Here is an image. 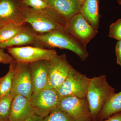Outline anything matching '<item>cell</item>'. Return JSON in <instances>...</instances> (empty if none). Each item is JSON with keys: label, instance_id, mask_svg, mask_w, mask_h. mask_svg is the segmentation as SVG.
<instances>
[{"label": "cell", "instance_id": "1", "mask_svg": "<svg viewBox=\"0 0 121 121\" xmlns=\"http://www.w3.org/2000/svg\"><path fill=\"white\" fill-rule=\"evenodd\" d=\"M35 47L51 48H57L70 50L82 61L89 56L86 47L76 40L66 29L56 30L43 34H35Z\"/></svg>", "mask_w": 121, "mask_h": 121}, {"label": "cell", "instance_id": "2", "mask_svg": "<svg viewBox=\"0 0 121 121\" xmlns=\"http://www.w3.org/2000/svg\"><path fill=\"white\" fill-rule=\"evenodd\" d=\"M25 23L30 24L36 34H43L56 30L66 29L67 24L48 8L36 9L29 7L25 13Z\"/></svg>", "mask_w": 121, "mask_h": 121}, {"label": "cell", "instance_id": "3", "mask_svg": "<svg viewBox=\"0 0 121 121\" xmlns=\"http://www.w3.org/2000/svg\"><path fill=\"white\" fill-rule=\"evenodd\" d=\"M106 77L101 75L91 78L87 90L86 98L94 121L97 119L110 96L115 93V89L109 84Z\"/></svg>", "mask_w": 121, "mask_h": 121}, {"label": "cell", "instance_id": "4", "mask_svg": "<svg viewBox=\"0 0 121 121\" xmlns=\"http://www.w3.org/2000/svg\"><path fill=\"white\" fill-rule=\"evenodd\" d=\"M91 79L72 67L66 80L56 90L60 97L74 96L80 98H86Z\"/></svg>", "mask_w": 121, "mask_h": 121}, {"label": "cell", "instance_id": "5", "mask_svg": "<svg viewBox=\"0 0 121 121\" xmlns=\"http://www.w3.org/2000/svg\"><path fill=\"white\" fill-rule=\"evenodd\" d=\"M8 52L18 63H30L40 60H51L57 54L55 50L31 46L12 47Z\"/></svg>", "mask_w": 121, "mask_h": 121}, {"label": "cell", "instance_id": "6", "mask_svg": "<svg viewBox=\"0 0 121 121\" xmlns=\"http://www.w3.org/2000/svg\"><path fill=\"white\" fill-rule=\"evenodd\" d=\"M60 97L55 89L45 88L33 94L29 101L37 110L35 114L45 118L58 108Z\"/></svg>", "mask_w": 121, "mask_h": 121}, {"label": "cell", "instance_id": "7", "mask_svg": "<svg viewBox=\"0 0 121 121\" xmlns=\"http://www.w3.org/2000/svg\"><path fill=\"white\" fill-rule=\"evenodd\" d=\"M66 29L76 40L86 47L98 32L80 13L74 15L67 21Z\"/></svg>", "mask_w": 121, "mask_h": 121}, {"label": "cell", "instance_id": "8", "mask_svg": "<svg viewBox=\"0 0 121 121\" xmlns=\"http://www.w3.org/2000/svg\"><path fill=\"white\" fill-rule=\"evenodd\" d=\"M58 108L69 115L74 121H92L86 97L80 98L74 96L60 97Z\"/></svg>", "mask_w": 121, "mask_h": 121}, {"label": "cell", "instance_id": "9", "mask_svg": "<svg viewBox=\"0 0 121 121\" xmlns=\"http://www.w3.org/2000/svg\"><path fill=\"white\" fill-rule=\"evenodd\" d=\"M33 86L29 64L16 63L11 93L30 99Z\"/></svg>", "mask_w": 121, "mask_h": 121}, {"label": "cell", "instance_id": "10", "mask_svg": "<svg viewBox=\"0 0 121 121\" xmlns=\"http://www.w3.org/2000/svg\"><path fill=\"white\" fill-rule=\"evenodd\" d=\"M28 7L24 0H0V22L24 24Z\"/></svg>", "mask_w": 121, "mask_h": 121}, {"label": "cell", "instance_id": "11", "mask_svg": "<svg viewBox=\"0 0 121 121\" xmlns=\"http://www.w3.org/2000/svg\"><path fill=\"white\" fill-rule=\"evenodd\" d=\"M50 62L49 78L46 88L56 89L66 80L72 66L65 54L56 55Z\"/></svg>", "mask_w": 121, "mask_h": 121}, {"label": "cell", "instance_id": "12", "mask_svg": "<svg viewBox=\"0 0 121 121\" xmlns=\"http://www.w3.org/2000/svg\"><path fill=\"white\" fill-rule=\"evenodd\" d=\"M29 66L33 86V94H34L47 87L51 62L50 60H40L29 63Z\"/></svg>", "mask_w": 121, "mask_h": 121}, {"label": "cell", "instance_id": "13", "mask_svg": "<svg viewBox=\"0 0 121 121\" xmlns=\"http://www.w3.org/2000/svg\"><path fill=\"white\" fill-rule=\"evenodd\" d=\"M48 8L66 22L81 11L82 5L78 0H43Z\"/></svg>", "mask_w": 121, "mask_h": 121}, {"label": "cell", "instance_id": "14", "mask_svg": "<svg viewBox=\"0 0 121 121\" xmlns=\"http://www.w3.org/2000/svg\"><path fill=\"white\" fill-rule=\"evenodd\" d=\"M37 110L31 105L29 99L20 95L14 96L11 105L10 121H24Z\"/></svg>", "mask_w": 121, "mask_h": 121}, {"label": "cell", "instance_id": "15", "mask_svg": "<svg viewBox=\"0 0 121 121\" xmlns=\"http://www.w3.org/2000/svg\"><path fill=\"white\" fill-rule=\"evenodd\" d=\"M100 0H85L81 6L80 13L91 26L98 29L100 15Z\"/></svg>", "mask_w": 121, "mask_h": 121}, {"label": "cell", "instance_id": "16", "mask_svg": "<svg viewBox=\"0 0 121 121\" xmlns=\"http://www.w3.org/2000/svg\"><path fill=\"white\" fill-rule=\"evenodd\" d=\"M35 34L32 28L25 26L23 30L12 39L0 43V48L4 49L14 46L20 47L33 44L35 41Z\"/></svg>", "mask_w": 121, "mask_h": 121}, {"label": "cell", "instance_id": "17", "mask_svg": "<svg viewBox=\"0 0 121 121\" xmlns=\"http://www.w3.org/2000/svg\"><path fill=\"white\" fill-rule=\"evenodd\" d=\"M121 112V91L114 93L105 104L95 121L107 119L111 115Z\"/></svg>", "mask_w": 121, "mask_h": 121}, {"label": "cell", "instance_id": "18", "mask_svg": "<svg viewBox=\"0 0 121 121\" xmlns=\"http://www.w3.org/2000/svg\"><path fill=\"white\" fill-rule=\"evenodd\" d=\"M24 24L10 22L4 24L0 28V43L12 39L24 28Z\"/></svg>", "mask_w": 121, "mask_h": 121}, {"label": "cell", "instance_id": "19", "mask_svg": "<svg viewBox=\"0 0 121 121\" xmlns=\"http://www.w3.org/2000/svg\"><path fill=\"white\" fill-rule=\"evenodd\" d=\"M16 63L15 62L10 64L8 73L4 77L0 78V97L11 93Z\"/></svg>", "mask_w": 121, "mask_h": 121}, {"label": "cell", "instance_id": "20", "mask_svg": "<svg viewBox=\"0 0 121 121\" xmlns=\"http://www.w3.org/2000/svg\"><path fill=\"white\" fill-rule=\"evenodd\" d=\"M15 95L11 93L0 97V120L9 121L11 105Z\"/></svg>", "mask_w": 121, "mask_h": 121}, {"label": "cell", "instance_id": "21", "mask_svg": "<svg viewBox=\"0 0 121 121\" xmlns=\"http://www.w3.org/2000/svg\"><path fill=\"white\" fill-rule=\"evenodd\" d=\"M44 121H74L64 111L57 108L52 110L44 118Z\"/></svg>", "mask_w": 121, "mask_h": 121}, {"label": "cell", "instance_id": "22", "mask_svg": "<svg viewBox=\"0 0 121 121\" xmlns=\"http://www.w3.org/2000/svg\"><path fill=\"white\" fill-rule=\"evenodd\" d=\"M109 36L118 41L121 40V18L111 25Z\"/></svg>", "mask_w": 121, "mask_h": 121}, {"label": "cell", "instance_id": "23", "mask_svg": "<svg viewBox=\"0 0 121 121\" xmlns=\"http://www.w3.org/2000/svg\"><path fill=\"white\" fill-rule=\"evenodd\" d=\"M24 4L28 7L36 9H44L48 6L43 0H24Z\"/></svg>", "mask_w": 121, "mask_h": 121}, {"label": "cell", "instance_id": "24", "mask_svg": "<svg viewBox=\"0 0 121 121\" xmlns=\"http://www.w3.org/2000/svg\"><path fill=\"white\" fill-rule=\"evenodd\" d=\"M15 62L12 56L5 53L3 49L0 48V63L5 64H10Z\"/></svg>", "mask_w": 121, "mask_h": 121}, {"label": "cell", "instance_id": "25", "mask_svg": "<svg viewBox=\"0 0 121 121\" xmlns=\"http://www.w3.org/2000/svg\"><path fill=\"white\" fill-rule=\"evenodd\" d=\"M117 63L121 67V40L117 42L115 46Z\"/></svg>", "mask_w": 121, "mask_h": 121}, {"label": "cell", "instance_id": "26", "mask_svg": "<svg viewBox=\"0 0 121 121\" xmlns=\"http://www.w3.org/2000/svg\"><path fill=\"white\" fill-rule=\"evenodd\" d=\"M94 121H121V112L115 114L104 120Z\"/></svg>", "mask_w": 121, "mask_h": 121}, {"label": "cell", "instance_id": "27", "mask_svg": "<svg viewBox=\"0 0 121 121\" xmlns=\"http://www.w3.org/2000/svg\"><path fill=\"white\" fill-rule=\"evenodd\" d=\"M24 121H44V118L36 114H34Z\"/></svg>", "mask_w": 121, "mask_h": 121}, {"label": "cell", "instance_id": "28", "mask_svg": "<svg viewBox=\"0 0 121 121\" xmlns=\"http://www.w3.org/2000/svg\"><path fill=\"white\" fill-rule=\"evenodd\" d=\"M84 0H78V2H79V3H80L81 5L82 4Z\"/></svg>", "mask_w": 121, "mask_h": 121}, {"label": "cell", "instance_id": "29", "mask_svg": "<svg viewBox=\"0 0 121 121\" xmlns=\"http://www.w3.org/2000/svg\"><path fill=\"white\" fill-rule=\"evenodd\" d=\"M117 0L118 4L121 5V0Z\"/></svg>", "mask_w": 121, "mask_h": 121}, {"label": "cell", "instance_id": "30", "mask_svg": "<svg viewBox=\"0 0 121 121\" xmlns=\"http://www.w3.org/2000/svg\"><path fill=\"white\" fill-rule=\"evenodd\" d=\"M3 24H4L2 23H0V28L1 27H2V25H3Z\"/></svg>", "mask_w": 121, "mask_h": 121}, {"label": "cell", "instance_id": "31", "mask_svg": "<svg viewBox=\"0 0 121 121\" xmlns=\"http://www.w3.org/2000/svg\"></svg>", "mask_w": 121, "mask_h": 121}]
</instances>
